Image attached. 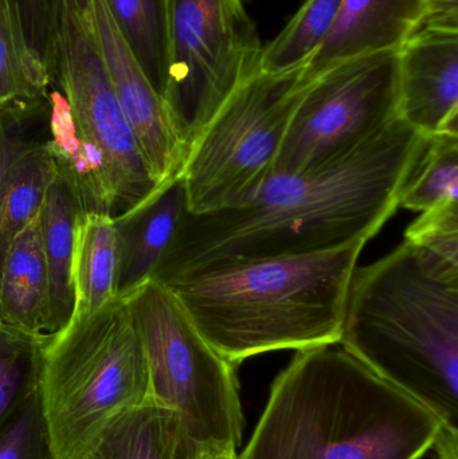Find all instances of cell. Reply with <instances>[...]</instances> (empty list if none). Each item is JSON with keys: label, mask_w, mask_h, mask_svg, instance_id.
Instances as JSON below:
<instances>
[{"label": "cell", "mask_w": 458, "mask_h": 459, "mask_svg": "<svg viewBox=\"0 0 458 459\" xmlns=\"http://www.w3.org/2000/svg\"><path fill=\"white\" fill-rule=\"evenodd\" d=\"M429 136L397 118L378 137L316 172H273L231 209L183 215L153 280L169 283L233 259L323 253L370 240L400 209Z\"/></svg>", "instance_id": "6da1fadb"}, {"label": "cell", "mask_w": 458, "mask_h": 459, "mask_svg": "<svg viewBox=\"0 0 458 459\" xmlns=\"http://www.w3.org/2000/svg\"><path fill=\"white\" fill-rule=\"evenodd\" d=\"M443 422L335 345L277 375L238 459H421Z\"/></svg>", "instance_id": "7a4b0ae2"}, {"label": "cell", "mask_w": 458, "mask_h": 459, "mask_svg": "<svg viewBox=\"0 0 458 459\" xmlns=\"http://www.w3.org/2000/svg\"><path fill=\"white\" fill-rule=\"evenodd\" d=\"M367 242L220 262L163 285L204 340L238 367L274 351L338 345L350 281Z\"/></svg>", "instance_id": "3957f363"}, {"label": "cell", "mask_w": 458, "mask_h": 459, "mask_svg": "<svg viewBox=\"0 0 458 459\" xmlns=\"http://www.w3.org/2000/svg\"><path fill=\"white\" fill-rule=\"evenodd\" d=\"M339 345L458 431V267L408 240L355 267Z\"/></svg>", "instance_id": "277c9868"}, {"label": "cell", "mask_w": 458, "mask_h": 459, "mask_svg": "<svg viewBox=\"0 0 458 459\" xmlns=\"http://www.w3.org/2000/svg\"><path fill=\"white\" fill-rule=\"evenodd\" d=\"M37 391L51 459H82L113 420L151 402L147 355L125 297L42 337Z\"/></svg>", "instance_id": "5b68a950"}, {"label": "cell", "mask_w": 458, "mask_h": 459, "mask_svg": "<svg viewBox=\"0 0 458 459\" xmlns=\"http://www.w3.org/2000/svg\"><path fill=\"white\" fill-rule=\"evenodd\" d=\"M142 334L151 402L177 415L187 459L241 444L244 412L233 364L199 333L177 297L159 281L125 294Z\"/></svg>", "instance_id": "8992f818"}, {"label": "cell", "mask_w": 458, "mask_h": 459, "mask_svg": "<svg viewBox=\"0 0 458 459\" xmlns=\"http://www.w3.org/2000/svg\"><path fill=\"white\" fill-rule=\"evenodd\" d=\"M304 67L257 73L239 86L188 150L186 212L239 206L271 177L293 112L308 83Z\"/></svg>", "instance_id": "52a82bcc"}, {"label": "cell", "mask_w": 458, "mask_h": 459, "mask_svg": "<svg viewBox=\"0 0 458 459\" xmlns=\"http://www.w3.org/2000/svg\"><path fill=\"white\" fill-rule=\"evenodd\" d=\"M169 43L163 101L188 153L234 91L260 73L264 48L245 0H169Z\"/></svg>", "instance_id": "ba28073f"}, {"label": "cell", "mask_w": 458, "mask_h": 459, "mask_svg": "<svg viewBox=\"0 0 458 459\" xmlns=\"http://www.w3.org/2000/svg\"><path fill=\"white\" fill-rule=\"evenodd\" d=\"M400 109L398 51L367 54L308 83L285 134L274 172L303 175L339 163L389 128Z\"/></svg>", "instance_id": "9c48e42d"}, {"label": "cell", "mask_w": 458, "mask_h": 459, "mask_svg": "<svg viewBox=\"0 0 458 459\" xmlns=\"http://www.w3.org/2000/svg\"><path fill=\"white\" fill-rule=\"evenodd\" d=\"M69 104L75 131L99 151L112 172L124 221L159 194L105 67L91 0H64L59 18L56 80Z\"/></svg>", "instance_id": "30bf717a"}, {"label": "cell", "mask_w": 458, "mask_h": 459, "mask_svg": "<svg viewBox=\"0 0 458 459\" xmlns=\"http://www.w3.org/2000/svg\"><path fill=\"white\" fill-rule=\"evenodd\" d=\"M94 29L105 67L153 180L163 191L180 178L187 150L163 99L118 31L104 0H91Z\"/></svg>", "instance_id": "8fae6325"}, {"label": "cell", "mask_w": 458, "mask_h": 459, "mask_svg": "<svg viewBox=\"0 0 458 459\" xmlns=\"http://www.w3.org/2000/svg\"><path fill=\"white\" fill-rule=\"evenodd\" d=\"M398 56V117L427 136L458 134V31L421 27Z\"/></svg>", "instance_id": "7c38bea8"}, {"label": "cell", "mask_w": 458, "mask_h": 459, "mask_svg": "<svg viewBox=\"0 0 458 459\" xmlns=\"http://www.w3.org/2000/svg\"><path fill=\"white\" fill-rule=\"evenodd\" d=\"M427 16V0H343L330 34L304 67L307 83L341 62L400 51Z\"/></svg>", "instance_id": "4fadbf2b"}, {"label": "cell", "mask_w": 458, "mask_h": 459, "mask_svg": "<svg viewBox=\"0 0 458 459\" xmlns=\"http://www.w3.org/2000/svg\"><path fill=\"white\" fill-rule=\"evenodd\" d=\"M48 131L46 148L80 212H101L116 220L121 212L120 199L109 166L77 134L69 104L59 91L48 93Z\"/></svg>", "instance_id": "5bb4252c"}, {"label": "cell", "mask_w": 458, "mask_h": 459, "mask_svg": "<svg viewBox=\"0 0 458 459\" xmlns=\"http://www.w3.org/2000/svg\"><path fill=\"white\" fill-rule=\"evenodd\" d=\"M48 266L39 212L13 239L3 259L0 324L29 336L42 337L48 334Z\"/></svg>", "instance_id": "9a60e30c"}, {"label": "cell", "mask_w": 458, "mask_h": 459, "mask_svg": "<svg viewBox=\"0 0 458 459\" xmlns=\"http://www.w3.org/2000/svg\"><path fill=\"white\" fill-rule=\"evenodd\" d=\"M120 264V234L115 218L101 212H80L73 237L69 321L89 317L118 296Z\"/></svg>", "instance_id": "2e32d148"}, {"label": "cell", "mask_w": 458, "mask_h": 459, "mask_svg": "<svg viewBox=\"0 0 458 459\" xmlns=\"http://www.w3.org/2000/svg\"><path fill=\"white\" fill-rule=\"evenodd\" d=\"M185 212V186L180 177L136 214L115 221L121 243L118 296L131 293L153 278Z\"/></svg>", "instance_id": "e0dca14e"}, {"label": "cell", "mask_w": 458, "mask_h": 459, "mask_svg": "<svg viewBox=\"0 0 458 459\" xmlns=\"http://www.w3.org/2000/svg\"><path fill=\"white\" fill-rule=\"evenodd\" d=\"M82 459H187L174 412L148 402L113 420Z\"/></svg>", "instance_id": "ac0fdd59"}, {"label": "cell", "mask_w": 458, "mask_h": 459, "mask_svg": "<svg viewBox=\"0 0 458 459\" xmlns=\"http://www.w3.org/2000/svg\"><path fill=\"white\" fill-rule=\"evenodd\" d=\"M80 212L72 191L56 174L40 209L48 280V334L64 328L72 316L70 266L75 218Z\"/></svg>", "instance_id": "d6986e66"}, {"label": "cell", "mask_w": 458, "mask_h": 459, "mask_svg": "<svg viewBox=\"0 0 458 459\" xmlns=\"http://www.w3.org/2000/svg\"><path fill=\"white\" fill-rule=\"evenodd\" d=\"M56 175L43 144H30L0 182V267L11 243L40 212Z\"/></svg>", "instance_id": "ffe728a7"}, {"label": "cell", "mask_w": 458, "mask_h": 459, "mask_svg": "<svg viewBox=\"0 0 458 459\" xmlns=\"http://www.w3.org/2000/svg\"><path fill=\"white\" fill-rule=\"evenodd\" d=\"M113 22L163 99L169 77V0H104Z\"/></svg>", "instance_id": "44dd1931"}, {"label": "cell", "mask_w": 458, "mask_h": 459, "mask_svg": "<svg viewBox=\"0 0 458 459\" xmlns=\"http://www.w3.org/2000/svg\"><path fill=\"white\" fill-rule=\"evenodd\" d=\"M343 0H306L289 23L263 48L260 72L268 74L306 67L330 34Z\"/></svg>", "instance_id": "7402d4cb"}, {"label": "cell", "mask_w": 458, "mask_h": 459, "mask_svg": "<svg viewBox=\"0 0 458 459\" xmlns=\"http://www.w3.org/2000/svg\"><path fill=\"white\" fill-rule=\"evenodd\" d=\"M449 201H458V134H436L428 140L400 207L424 212Z\"/></svg>", "instance_id": "603a6c76"}, {"label": "cell", "mask_w": 458, "mask_h": 459, "mask_svg": "<svg viewBox=\"0 0 458 459\" xmlns=\"http://www.w3.org/2000/svg\"><path fill=\"white\" fill-rule=\"evenodd\" d=\"M23 48L24 58L42 85L56 80L59 18L64 0H5Z\"/></svg>", "instance_id": "cb8c5ba5"}, {"label": "cell", "mask_w": 458, "mask_h": 459, "mask_svg": "<svg viewBox=\"0 0 458 459\" xmlns=\"http://www.w3.org/2000/svg\"><path fill=\"white\" fill-rule=\"evenodd\" d=\"M42 337L0 324V428L37 391Z\"/></svg>", "instance_id": "d4e9b609"}, {"label": "cell", "mask_w": 458, "mask_h": 459, "mask_svg": "<svg viewBox=\"0 0 458 459\" xmlns=\"http://www.w3.org/2000/svg\"><path fill=\"white\" fill-rule=\"evenodd\" d=\"M48 100V88L32 74L7 2L0 0V112Z\"/></svg>", "instance_id": "484cf974"}, {"label": "cell", "mask_w": 458, "mask_h": 459, "mask_svg": "<svg viewBox=\"0 0 458 459\" xmlns=\"http://www.w3.org/2000/svg\"><path fill=\"white\" fill-rule=\"evenodd\" d=\"M0 459H51L38 391L0 428Z\"/></svg>", "instance_id": "4316f807"}, {"label": "cell", "mask_w": 458, "mask_h": 459, "mask_svg": "<svg viewBox=\"0 0 458 459\" xmlns=\"http://www.w3.org/2000/svg\"><path fill=\"white\" fill-rule=\"evenodd\" d=\"M405 240L458 267V201L444 202L422 212L406 230Z\"/></svg>", "instance_id": "83f0119b"}, {"label": "cell", "mask_w": 458, "mask_h": 459, "mask_svg": "<svg viewBox=\"0 0 458 459\" xmlns=\"http://www.w3.org/2000/svg\"><path fill=\"white\" fill-rule=\"evenodd\" d=\"M48 102V100L39 104L23 105L0 112V182L15 163L16 159L30 145L22 134V126L27 118L34 116L38 110L43 109Z\"/></svg>", "instance_id": "f1b7e54d"}, {"label": "cell", "mask_w": 458, "mask_h": 459, "mask_svg": "<svg viewBox=\"0 0 458 459\" xmlns=\"http://www.w3.org/2000/svg\"><path fill=\"white\" fill-rule=\"evenodd\" d=\"M421 27L458 31V0H427V16Z\"/></svg>", "instance_id": "f546056e"}, {"label": "cell", "mask_w": 458, "mask_h": 459, "mask_svg": "<svg viewBox=\"0 0 458 459\" xmlns=\"http://www.w3.org/2000/svg\"><path fill=\"white\" fill-rule=\"evenodd\" d=\"M432 450L437 459H458V431L441 429Z\"/></svg>", "instance_id": "4dcf8cb0"}, {"label": "cell", "mask_w": 458, "mask_h": 459, "mask_svg": "<svg viewBox=\"0 0 458 459\" xmlns=\"http://www.w3.org/2000/svg\"><path fill=\"white\" fill-rule=\"evenodd\" d=\"M190 459H238L234 449H207L201 450Z\"/></svg>", "instance_id": "1f68e13d"}]
</instances>
